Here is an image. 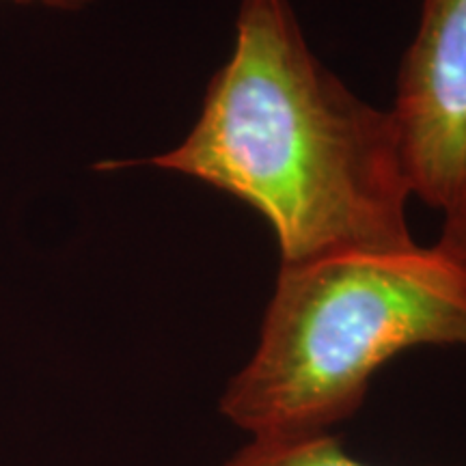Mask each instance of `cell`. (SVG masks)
I'll return each instance as SVG.
<instances>
[{
	"instance_id": "obj_6",
	"label": "cell",
	"mask_w": 466,
	"mask_h": 466,
	"mask_svg": "<svg viewBox=\"0 0 466 466\" xmlns=\"http://www.w3.org/2000/svg\"><path fill=\"white\" fill-rule=\"evenodd\" d=\"M14 3H22V5L39 3V5H44V7H50L56 11H80V9L89 7L93 0H14Z\"/></svg>"
},
{
	"instance_id": "obj_3",
	"label": "cell",
	"mask_w": 466,
	"mask_h": 466,
	"mask_svg": "<svg viewBox=\"0 0 466 466\" xmlns=\"http://www.w3.org/2000/svg\"><path fill=\"white\" fill-rule=\"evenodd\" d=\"M393 115L410 192L450 209L466 195V0H423Z\"/></svg>"
},
{
	"instance_id": "obj_4",
	"label": "cell",
	"mask_w": 466,
	"mask_h": 466,
	"mask_svg": "<svg viewBox=\"0 0 466 466\" xmlns=\"http://www.w3.org/2000/svg\"><path fill=\"white\" fill-rule=\"evenodd\" d=\"M223 466H371L346 451L337 434L305 439H248Z\"/></svg>"
},
{
	"instance_id": "obj_5",
	"label": "cell",
	"mask_w": 466,
	"mask_h": 466,
	"mask_svg": "<svg viewBox=\"0 0 466 466\" xmlns=\"http://www.w3.org/2000/svg\"><path fill=\"white\" fill-rule=\"evenodd\" d=\"M434 248L466 279V195L456 206L445 209V223Z\"/></svg>"
},
{
	"instance_id": "obj_2",
	"label": "cell",
	"mask_w": 466,
	"mask_h": 466,
	"mask_svg": "<svg viewBox=\"0 0 466 466\" xmlns=\"http://www.w3.org/2000/svg\"><path fill=\"white\" fill-rule=\"evenodd\" d=\"M466 348V279L434 247L279 266L250 359L218 408L253 441L335 434L401 352Z\"/></svg>"
},
{
	"instance_id": "obj_1",
	"label": "cell",
	"mask_w": 466,
	"mask_h": 466,
	"mask_svg": "<svg viewBox=\"0 0 466 466\" xmlns=\"http://www.w3.org/2000/svg\"><path fill=\"white\" fill-rule=\"evenodd\" d=\"M145 165L258 209L279 266L417 244L393 110L360 100L313 55L289 0H242L236 46L195 127Z\"/></svg>"
}]
</instances>
